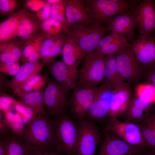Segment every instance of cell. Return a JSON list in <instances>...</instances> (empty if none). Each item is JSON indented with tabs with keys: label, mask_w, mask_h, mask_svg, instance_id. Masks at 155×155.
<instances>
[{
	"label": "cell",
	"mask_w": 155,
	"mask_h": 155,
	"mask_svg": "<svg viewBox=\"0 0 155 155\" xmlns=\"http://www.w3.org/2000/svg\"><path fill=\"white\" fill-rule=\"evenodd\" d=\"M130 46L115 54L120 74L124 81L130 84L138 81L142 72V69L138 64Z\"/></svg>",
	"instance_id": "cell-13"
},
{
	"label": "cell",
	"mask_w": 155,
	"mask_h": 155,
	"mask_svg": "<svg viewBox=\"0 0 155 155\" xmlns=\"http://www.w3.org/2000/svg\"><path fill=\"white\" fill-rule=\"evenodd\" d=\"M146 83L152 86L155 90V68L152 67L148 69L146 74Z\"/></svg>",
	"instance_id": "cell-43"
},
{
	"label": "cell",
	"mask_w": 155,
	"mask_h": 155,
	"mask_svg": "<svg viewBox=\"0 0 155 155\" xmlns=\"http://www.w3.org/2000/svg\"><path fill=\"white\" fill-rule=\"evenodd\" d=\"M51 18L60 23L67 30L68 26L65 17L63 0L59 3L51 5Z\"/></svg>",
	"instance_id": "cell-37"
},
{
	"label": "cell",
	"mask_w": 155,
	"mask_h": 155,
	"mask_svg": "<svg viewBox=\"0 0 155 155\" xmlns=\"http://www.w3.org/2000/svg\"><path fill=\"white\" fill-rule=\"evenodd\" d=\"M2 112L5 121L13 134L20 139L25 127L24 124L21 116L16 112H13L11 108Z\"/></svg>",
	"instance_id": "cell-29"
},
{
	"label": "cell",
	"mask_w": 155,
	"mask_h": 155,
	"mask_svg": "<svg viewBox=\"0 0 155 155\" xmlns=\"http://www.w3.org/2000/svg\"><path fill=\"white\" fill-rule=\"evenodd\" d=\"M8 137L5 135H0V155H6Z\"/></svg>",
	"instance_id": "cell-45"
},
{
	"label": "cell",
	"mask_w": 155,
	"mask_h": 155,
	"mask_svg": "<svg viewBox=\"0 0 155 155\" xmlns=\"http://www.w3.org/2000/svg\"><path fill=\"white\" fill-rule=\"evenodd\" d=\"M130 49L140 68L146 71L155 67V37L139 34L130 45Z\"/></svg>",
	"instance_id": "cell-10"
},
{
	"label": "cell",
	"mask_w": 155,
	"mask_h": 155,
	"mask_svg": "<svg viewBox=\"0 0 155 155\" xmlns=\"http://www.w3.org/2000/svg\"><path fill=\"white\" fill-rule=\"evenodd\" d=\"M51 5L45 2L43 7L36 13L38 18L41 21L48 19L51 18Z\"/></svg>",
	"instance_id": "cell-41"
},
{
	"label": "cell",
	"mask_w": 155,
	"mask_h": 155,
	"mask_svg": "<svg viewBox=\"0 0 155 155\" xmlns=\"http://www.w3.org/2000/svg\"><path fill=\"white\" fill-rule=\"evenodd\" d=\"M50 73L58 83L73 89L77 83V80L72 75L67 66L62 61H53L50 63Z\"/></svg>",
	"instance_id": "cell-22"
},
{
	"label": "cell",
	"mask_w": 155,
	"mask_h": 155,
	"mask_svg": "<svg viewBox=\"0 0 155 155\" xmlns=\"http://www.w3.org/2000/svg\"><path fill=\"white\" fill-rule=\"evenodd\" d=\"M48 78L47 75L40 73L36 74L24 83L13 95L15 96L18 93H25L42 91L44 87L46 85Z\"/></svg>",
	"instance_id": "cell-28"
},
{
	"label": "cell",
	"mask_w": 155,
	"mask_h": 155,
	"mask_svg": "<svg viewBox=\"0 0 155 155\" xmlns=\"http://www.w3.org/2000/svg\"></svg>",
	"instance_id": "cell-50"
},
{
	"label": "cell",
	"mask_w": 155,
	"mask_h": 155,
	"mask_svg": "<svg viewBox=\"0 0 155 155\" xmlns=\"http://www.w3.org/2000/svg\"><path fill=\"white\" fill-rule=\"evenodd\" d=\"M68 100L69 115L79 122L84 120L91 106L98 96L99 88L84 89L75 87Z\"/></svg>",
	"instance_id": "cell-7"
},
{
	"label": "cell",
	"mask_w": 155,
	"mask_h": 155,
	"mask_svg": "<svg viewBox=\"0 0 155 155\" xmlns=\"http://www.w3.org/2000/svg\"><path fill=\"white\" fill-rule=\"evenodd\" d=\"M141 155H155V154L149 151L144 152Z\"/></svg>",
	"instance_id": "cell-48"
},
{
	"label": "cell",
	"mask_w": 155,
	"mask_h": 155,
	"mask_svg": "<svg viewBox=\"0 0 155 155\" xmlns=\"http://www.w3.org/2000/svg\"><path fill=\"white\" fill-rule=\"evenodd\" d=\"M104 58L96 51L86 53L81 63L75 87L84 89L98 87L105 78Z\"/></svg>",
	"instance_id": "cell-5"
},
{
	"label": "cell",
	"mask_w": 155,
	"mask_h": 155,
	"mask_svg": "<svg viewBox=\"0 0 155 155\" xmlns=\"http://www.w3.org/2000/svg\"><path fill=\"white\" fill-rule=\"evenodd\" d=\"M69 90L49 78L44 91V97L45 105L50 115L55 117L66 112Z\"/></svg>",
	"instance_id": "cell-8"
},
{
	"label": "cell",
	"mask_w": 155,
	"mask_h": 155,
	"mask_svg": "<svg viewBox=\"0 0 155 155\" xmlns=\"http://www.w3.org/2000/svg\"><path fill=\"white\" fill-rule=\"evenodd\" d=\"M12 107L21 116L25 126L32 121L38 115L32 108L16 100Z\"/></svg>",
	"instance_id": "cell-34"
},
{
	"label": "cell",
	"mask_w": 155,
	"mask_h": 155,
	"mask_svg": "<svg viewBox=\"0 0 155 155\" xmlns=\"http://www.w3.org/2000/svg\"><path fill=\"white\" fill-rule=\"evenodd\" d=\"M40 29V24L35 18L22 10L14 38H18L20 41L25 43L37 36Z\"/></svg>",
	"instance_id": "cell-18"
},
{
	"label": "cell",
	"mask_w": 155,
	"mask_h": 155,
	"mask_svg": "<svg viewBox=\"0 0 155 155\" xmlns=\"http://www.w3.org/2000/svg\"><path fill=\"white\" fill-rule=\"evenodd\" d=\"M63 3L68 28L74 25L93 22L87 11L84 0H63Z\"/></svg>",
	"instance_id": "cell-17"
},
{
	"label": "cell",
	"mask_w": 155,
	"mask_h": 155,
	"mask_svg": "<svg viewBox=\"0 0 155 155\" xmlns=\"http://www.w3.org/2000/svg\"><path fill=\"white\" fill-rule=\"evenodd\" d=\"M8 137L6 155H30L35 150L13 134Z\"/></svg>",
	"instance_id": "cell-30"
},
{
	"label": "cell",
	"mask_w": 155,
	"mask_h": 155,
	"mask_svg": "<svg viewBox=\"0 0 155 155\" xmlns=\"http://www.w3.org/2000/svg\"><path fill=\"white\" fill-rule=\"evenodd\" d=\"M79 137L77 155H96L102 133L96 122L86 119L79 122Z\"/></svg>",
	"instance_id": "cell-9"
},
{
	"label": "cell",
	"mask_w": 155,
	"mask_h": 155,
	"mask_svg": "<svg viewBox=\"0 0 155 155\" xmlns=\"http://www.w3.org/2000/svg\"><path fill=\"white\" fill-rule=\"evenodd\" d=\"M22 10L11 15L0 24V43L13 39Z\"/></svg>",
	"instance_id": "cell-26"
},
{
	"label": "cell",
	"mask_w": 155,
	"mask_h": 155,
	"mask_svg": "<svg viewBox=\"0 0 155 155\" xmlns=\"http://www.w3.org/2000/svg\"><path fill=\"white\" fill-rule=\"evenodd\" d=\"M132 155V154H126V155Z\"/></svg>",
	"instance_id": "cell-49"
},
{
	"label": "cell",
	"mask_w": 155,
	"mask_h": 155,
	"mask_svg": "<svg viewBox=\"0 0 155 155\" xmlns=\"http://www.w3.org/2000/svg\"><path fill=\"white\" fill-rule=\"evenodd\" d=\"M55 151L62 155H77L79 123L66 112L55 117Z\"/></svg>",
	"instance_id": "cell-2"
},
{
	"label": "cell",
	"mask_w": 155,
	"mask_h": 155,
	"mask_svg": "<svg viewBox=\"0 0 155 155\" xmlns=\"http://www.w3.org/2000/svg\"><path fill=\"white\" fill-rule=\"evenodd\" d=\"M45 3L41 0H29L26 2L27 6L31 10L38 11L44 5Z\"/></svg>",
	"instance_id": "cell-44"
},
{
	"label": "cell",
	"mask_w": 155,
	"mask_h": 155,
	"mask_svg": "<svg viewBox=\"0 0 155 155\" xmlns=\"http://www.w3.org/2000/svg\"><path fill=\"white\" fill-rule=\"evenodd\" d=\"M13 133L7 123L3 112L0 111V134L5 135L8 137L11 135Z\"/></svg>",
	"instance_id": "cell-42"
},
{
	"label": "cell",
	"mask_w": 155,
	"mask_h": 155,
	"mask_svg": "<svg viewBox=\"0 0 155 155\" xmlns=\"http://www.w3.org/2000/svg\"><path fill=\"white\" fill-rule=\"evenodd\" d=\"M30 155H61L56 152H44L35 149Z\"/></svg>",
	"instance_id": "cell-46"
},
{
	"label": "cell",
	"mask_w": 155,
	"mask_h": 155,
	"mask_svg": "<svg viewBox=\"0 0 155 155\" xmlns=\"http://www.w3.org/2000/svg\"><path fill=\"white\" fill-rule=\"evenodd\" d=\"M111 31L106 25L92 22L69 26L67 33L68 38L86 53L95 51L100 40Z\"/></svg>",
	"instance_id": "cell-3"
},
{
	"label": "cell",
	"mask_w": 155,
	"mask_h": 155,
	"mask_svg": "<svg viewBox=\"0 0 155 155\" xmlns=\"http://www.w3.org/2000/svg\"><path fill=\"white\" fill-rule=\"evenodd\" d=\"M96 155H141L145 152L131 146L113 132L102 130Z\"/></svg>",
	"instance_id": "cell-11"
},
{
	"label": "cell",
	"mask_w": 155,
	"mask_h": 155,
	"mask_svg": "<svg viewBox=\"0 0 155 155\" xmlns=\"http://www.w3.org/2000/svg\"><path fill=\"white\" fill-rule=\"evenodd\" d=\"M154 103L145 100L134 94L124 113L125 121L139 124L146 116L153 111L152 107Z\"/></svg>",
	"instance_id": "cell-20"
},
{
	"label": "cell",
	"mask_w": 155,
	"mask_h": 155,
	"mask_svg": "<svg viewBox=\"0 0 155 155\" xmlns=\"http://www.w3.org/2000/svg\"><path fill=\"white\" fill-rule=\"evenodd\" d=\"M131 13L134 17L140 34L152 35L155 33V1L139 0Z\"/></svg>",
	"instance_id": "cell-12"
},
{
	"label": "cell",
	"mask_w": 155,
	"mask_h": 155,
	"mask_svg": "<svg viewBox=\"0 0 155 155\" xmlns=\"http://www.w3.org/2000/svg\"><path fill=\"white\" fill-rule=\"evenodd\" d=\"M16 100L30 106L38 114L46 112L44 108L45 103L43 91L25 93H18L15 95Z\"/></svg>",
	"instance_id": "cell-25"
},
{
	"label": "cell",
	"mask_w": 155,
	"mask_h": 155,
	"mask_svg": "<svg viewBox=\"0 0 155 155\" xmlns=\"http://www.w3.org/2000/svg\"><path fill=\"white\" fill-rule=\"evenodd\" d=\"M61 54L62 61L77 80L79 77L78 67L86 53L74 42L68 38L63 45Z\"/></svg>",
	"instance_id": "cell-19"
},
{
	"label": "cell",
	"mask_w": 155,
	"mask_h": 155,
	"mask_svg": "<svg viewBox=\"0 0 155 155\" xmlns=\"http://www.w3.org/2000/svg\"><path fill=\"white\" fill-rule=\"evenodd\" d=\"M110 102L98 97L89 109L85 119L96 123L101 121L108 116Z\"/></svg>",
	"instance_id": "cell-27"
},
{
	"label": "cell",
	"mask_w": 155,
	"mask_h": 155,
	"mask_svg": "<svg viewBox=\"0 0 155 155\" xmlns=\"http://www.w3.org/2000/svg\"><path fill=\"white\" fill-rule=\"evenodd\" d=\"M16 100L14 97L6 94L1 93L0 96V111H4L11 108Z\"/></svg>",
	"instance_id": "cell-39"
},
{
	"label": "cell",
	"mask_w": 155,
	"mask_h": 155,
	"mask_svg": "<svg viewBox=\"0 0 155 155\" xmlns=\"http://www.w3.org/2000/svg\"></svg>",
	"instance_id": "cell-51"
},
{
	"label": "cell",
	"mask_w": 155,
	"mask_h": 155,
	"mask_svg": "<svg viewBox=\"0 0 155 155\" xmlns=\"http://www.w3.org/2000/svg\"><path fill=\"white\" fill-rule=\"evenodd\" d=\"M23 43L18 40L15 41L13 40L0 43V52H4L9 54V62L19 63L24 46Z\"/></svg>",
	"instance_id": "cell-31"
},
{
	"label": "cell",
	"mask_w": 155,
	"mask_h": 155,
	"mask_svg": "<svg viewBox=\"0 0 155 155\" xmlns=\"http://www.w3.org/2000/svg\"><path fill=\"white\" fill-rule=\"evenodd\" d=\"M130 45L117 33L111 31L100 40L95 51L105 56L116 53Z\"/></svg>",
	"instance_id": "cell-21"
},
{
	"label": "cell",
	"mask_w": 155,
	"mask_h": 155,
	"mask_svg": "<svg viewBox=\"0 0 155 155\" xmlns=\"http://www.w3.org/2000/svg\"><path fill=\"white\" fill-rule=\"evenodd\" d=\"M104 58L105 80L104 82L115 88L125 82L118 69L116 54L106 55Z\"/></svg>",
	"instance_id": "cell-24"
},
{
	"label": "cell",
	"mask_w": 155,
	"mask_h": 155,
	"mask_svg": "<svg viewBox=\"0 0 155 155\" xmlns=\"http://www.w3.org/2000/svg\"><path fill=\"white\" fill-rule=\"evenodd\" d=\"M103 129L113 132L129 145L143 151H150L139 126L135 123L109 118Z\"/></svg>",
	"instance_id": "cell-6"
},
{
	"label": "cell",
	"mask_w": 155,
	"mask_h": 155,
	"mask_svg": "<svg viewBox=\"0 0 155 155\" xmlns=\"http://www.w3.org/2000/svg\"><path fill=\"white\" fill-rule=\"evenodd\" d=\"M131 93L130 84L126 82L115 88L110 104L109 118L117 119L125 113L131 99Z\"/></svg>",
	"instance_id": "cell-15"
},
{
	"label": "cell",
	"mask_w": 155,
	"mask_h": 155,
	"mask_svg": "<svg viewBox=\"0 0 155 155\" xmlns=\"http://www.w3.org/2000/svg\"><path fill=\"white\" fill-rule=\"evenodd\" d=\"M17 5V1L0 0V10L2 13H9L14 10Z\"/></svg>",
	"instance_id": "cell-40"
},
{
	"label": "cell",
	"mask_w": 155,
	"mask_h": 155,
	"mask_svg": "<svg viewBox=\"0 0 155 155\" xmlns=\"http://www.w3.org/2000/svg\"><path fill=\"white\" fill-rule=\"evenodd\" d=\"M62 1L61 0H47L45 2L51 5L59 3Z\"/></svg>",
	"instance_id": "cell-47"
},
{
	"label": "cell",
	"mask_w": 155,
	"mask_h": 155,
	"mask_svg": "<svg viewBox=\"0 0 155 155\" xmlns=\"http://www.w3.org/2000/svg\"><path fill=\"white\" fill-rule=\"evenodd\" d=\"M50 116L47 112L38 114L25 126L20 139L27 145L43 152H55V119Z\"/></svg>",
	"instance_id": "cell-1"
},
{
	"label": "cell",
	"mask_w": 155,
	"mask_h": 155,
	"mask_svg": "<svg viewBox=\"0 0 155 155\" xmlns=\"http://www.w3.org/2000/svg\"><path fill=\"white\" fill-rule=\"evenodd\" d=\"M44 37L43 34H38L34 38L27 41L24 44L21 58L22 62L34 53L39 51Z\"/></svg>",
	"instance_id": "cell-35"
},
{
	"label": "cell",
	"mask_w": 155,
	"mask_h": 155,
	"mask_svg": "<svg viewBox=\"0 0 155 155\" xmlns=\"http://www.w3.org/2000/svg\"><path fill=\"white\" fill-rule=\"evenodd\" d=\"M106 25L111 31L117 33L129 44L131 43L136 38V22L131 12L117 15L108 21Z\"/></svg>",
	"instance_id": "cell-14"
},
{
	"label": "cell",
	"mask_w": 155,
	"mask_h": 155,
	"mask_svg": "<svg viewBox=\"0 0 155 155\" xmlns=\"http://www.w3.org/2000/svg\"><path fill=\"white\" fill-rule=\"evenodd\" d=\"M139 1L126 0L123 2H116L111 0H84L92 22L99 24H106L112 18L120 14L131 12Z\"/></svg>",
	"instance_id": "cell-4"
},
{
	"label": "cell",
	"mask_w": 155,
	"mask_h": 155,
	"mask_svg": "<svg viewBox=\"0 0 155 155\" xmlns=\"http://www.w3.org/2000/svg\"><path fill=\"white\" fill-rule=\"evenodd\" d=\"M44 64L43 62L36 63H23L17 73L8 83V85L13 90V94L26 81L33 76L40 73Z\"/></svg>",
	"instance_id": "cell-23"
},
{
	"label": "cell",
	"mask_w": 155,
	"mask_h": 155,
	"mask_svg": "<svg viewBox=\"0 0 155 155\" xmlns=\"http://www.w3.org/2000/svg\"><path fill=\"white\" fill-rule=\"evenodd\" d=\"M68 38L66 32L53 36H44L39 50L42 62L50 64L54 61L61 53L63 45Z\"/></svg>",
	"instance_id": "cell-16"
},
{
	"label": "cell",
	"mask_w": 155,
	"mask_h": 155,
	"mask_svg": "<svg viewBox=\"0 0 155 155\" xmlns=\"http://www.w3.org/2000/svg\"><path fill=\"white\" fill-rule=\"evenodd\" d=\"M22 65L18 62H8L0 63V71L3 74L10 76H15Z\"/></svg>",
	"instance_id": "cell-38"
},
{
	"label": "cell",
	"mask_w": 155,
	"mask_h": 155,
	"mask_svg": "<svg viewBox=\"0 0 155 155\" xmlns=\"http://www.w3.org/2000/svg\"><path fill=\"white\" fill-rule=\"evenodd\" d=\"M134 94L145 100L155 103V90L152 86L147 83L137 85Z\"/></svg>",
	"instance_id": "cell-36"
},
{
	"label": "cell",
	"mask_w": 155,
	"mask_h": 155,
	"mask_svg": "<svg viewBox=\"0 0 155 155\" xmlns=\"http://www.w3.org/2000/svg\"><path fill=\"white\" fill-rule=\"evenodd\" d=\"M40 25L43 34L45 36H53L67 33L66 29L60 23L51 18L42 21Z\"/></svg>",
	"instance_id": "cell-33"
},
{
	"label": "cell",
	"mask_w": 155,
	"mask_h": 155,
	"mask_svg": "<svg viewBox=\"0 0 155 155\" xmlns=\"http://www.w3.org/2000/svg\"><path fill=\"white\" fill-rule=\"evenodd\" d=\"M148 114L138 125L149 150L155 154V133L152 127Z\"/></svg>",
	"instance_id": "cell-32"
}]
</instances>
